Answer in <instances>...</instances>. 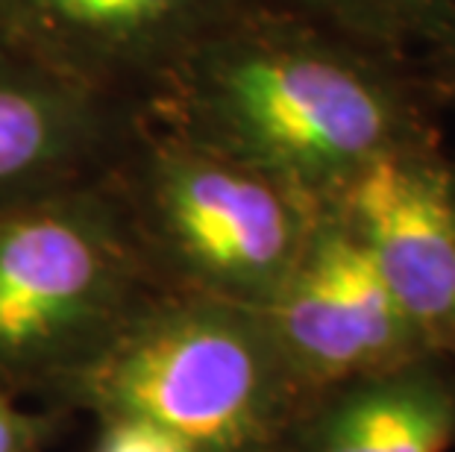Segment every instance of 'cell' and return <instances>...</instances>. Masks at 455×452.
Listing matches in <instances>:
<instances>
[{
    "mask_svg": "<svg viewBox=\"0 0 455 452\" xmlns=\"http://www.w3.org/2000/svg\"><path fill=\"white\" fill-rule=\"evenodd\" d=\"M306 423L303 452H450L455 361L420 355L400 368L329 385Z\"/></svg>",
    "mask_w": 455,
    "mask_h": 452,
    "instance_id": "9c48e42d",
    "label": "cell"
},
{
    "mask_svg": "<svg viewBox=\"0 0 455 452\" xmlns=\"http://www.w3.org/2000/svg\"><path fill=\"white\" fill-rule=\"evenodd\" d=\"M259 312L306 391L435 355L326 203L291 274Z\"/></svg>",
    "mask_w": 455,
    "mask_h": 452,
    "instance_id": "5b68a950",
    "label": "cell"
},
{
    "mask_svg": "<svg viewBox=\"0 0 455 452\" xmlns=\"http://www.w3.org/2000/svg\"><path fill=\"white\" fill-rule=\"evenodd\" d=\"M0 452H21V429L6 408H0Z\"/></svg>",
    "mask_w": 455,
    "mask_h": 452,
    "instance_id": "4fadbf2b",
    "label": "cell"
},
{
    "mask_svg": "<svg viewBox=\"0 0 455 452\" xmlns=\"http://www.w3.org/2000/svg\"><path fill=\"white\" fill-rule=\"evenodd\" d=\"M323 203L371 256L426 350L455 361V162L429 136L400 144Z\"/></svg>",
    "mask_w": 455,
    "mask_h": 452,
    "instance_id": "8992f818",
    "label": "cell"
},
{
    "mask_svg": "<svg viewBox=\"0 0 455 452\" xmlns=\"http://www.w3.org/2000/svg\"><path fill=\"white\" fill-rule=\"evenodd\" d=\"M130 215L188 291L261 309L291 274L321 215V200L197 144L148 112L112 170Z\"/></svg>",
    "mask_w": 455,
    "mask_h": 452,
    "instance_id": "3957f363",
    "label": "cell"
},
{
    "mask_svg": "<svg viewBox=\"0 0 455 452\" xmlns=\"http://www.w3.org/2000/svg\"><path fill=\"white\" fill-rule=\"evenodd\" d=\"M423 47L429 51L435 80L450 98H455V0H450V6L443 9L438 27L426 38Z\"/></svg>",
    "mask_w": 455,
    "mask_h": 452,
    "instance_id": "7c38bea8",
    "label": "cell"
},
{
    "mask_svg": "<svg viewBox=\"0 0 455 452\" xmlns=\"http://www.w3.org/2000/svg\"><path fill=\"white\" fill-rule=\"evenodd\" d=\"M92 350V397L200 452H270L306 393L265 314L200 291L141 303Z\"/></svg>",
    "mask_w": 455,
    "mask_h": 452,
    "instance_id": "7a4b0ae2",
    "label": "cell"
},
{
    "mask_svg": "<svg viewBox=\"0 0 455 452\" xmlns=\"http://www.w3.org/2000/svg\"><path fill=\"white\" fill-rule=\"evenodd\" d=\"M144 109L53 68L0 30V206L106 179Z\"/></svg>",
    "mask_w": 455,
    "mask_h": 452,
    "instance_id": "ba28073f",
    "label": "cell"
},
{
    "mask_svg": "<svg viewBox=\"0 0 455 452\" xmlns=\"http://www.w3.org/2000/svg\"><path fill=\"white\" fill-rule=\"evenodd\" d=\"M94 452H200L177 432L144 417H115Z\"/></svg>",
    "mask_w": 455,
    "mask_h": 452,
    "instance_id": "8fae6325",
    "label": "cell"
},
{
    "mask_svg": "<svg viewBox=\"0 0 455 452\" xmlns=\"http://www.w3.org/2000/svg\"><path fill=\"white\" fill-rule=\"evenodd\" d=\"M247 0H0V30L53 68L139 103Z\"/></svg>",
    "mask_w": 455,
    "mask_h": 452,
    "instance_id": "52a82bcc",
    "label": "cell"
},
{
    "mask_svg": "<svg viewBox=\"0 0 455 452\" xmlns=\"http://www.w3.org/2000/svg\"><path fill=\"white\" fill-rule=\"evenodd\" d=\"M144 112L321 203L367 162L429 136L388 53L253 4L203 38Z\"/></svg>",
    "mask_w": 455,
    "mask_h": 452,
    "instance_id": "6da1fadb",
    "label": "cell"
},
{
    "mask_svg": "<svg viewBox=\"0 0 455 452\" xmlns=\"http://www.w3.org/2000/svg\"><path fill=\"white\" fill-rule=\"evenodd\" d=\"M299 4L308 18L326 24L329 30L391 56L409 44L423 47L450 0H299Z\"/></svg>",
    "mask_w": 455,
    "mask_h": 452,
    "instance_id": "30bf717a",
    "label": "cell"
},
{
    "mask_svg": "<svg viewBox=\"0 0 455 452\" xmlns=\"http://www.w3.org/2000/svg\"><path fill=\"white\" fill-rule=\"evenodd\" d=\"M139 276L112 174L0 206V361L94 347L141 305Z\"/></svg>",
    "mask_w": 455,
    "mask_h": 452,
    "instance_id": "277c9868",
    "label": "cell"
}]
</instances>
